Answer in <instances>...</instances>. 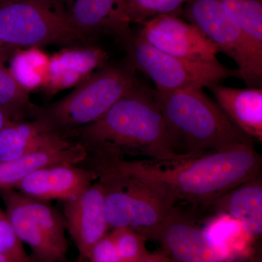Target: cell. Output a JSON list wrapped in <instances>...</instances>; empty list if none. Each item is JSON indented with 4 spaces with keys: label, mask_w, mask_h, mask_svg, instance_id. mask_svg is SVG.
<instances>
[{
    "label": "cell",
    "mask_w": 262,
    "mask_h": 262,
    "mask_svg": "<svg viewBox=\"0 0 262 262\" xmlns=\"http://www.w3.org/2000/svg\"><path fill=\"white\" fill-rule=\"evenodd\" d=\"M99 163L156 183L177 204L187 203L198 215L203 212L210 216L215 201L261 175L262 158L253 144H242L174 163L129 159Z\"/></svg>",
    "instance_id": "1"
},
{
    "label": "cell",
    "mask_w": 262,
    "mask_h": 262,
    "mask_svg": "<svg viewBox=\"0 0 262 262\" xmlns=\"http://www.w3.org/2000/svg\"><path fill=\"white\" fill-rule=\"evenodd\" d=\"M67 137L83 146L87 157L103 161L143 157L169 163L189 158L172 149L159 105L151 90L139 82L98 120Z\"/></svg>",
    "instance_id": "2"
},
{
    "label": "cell",
    "mask_w": 262,
    "mask_h": 262,
    "mask_svg": "<svg viewBox=\"0 0 262 262\" xmlns=\"http://www.w3.org/2000/svg\"><path fill=\"white\" fill-rule=\"evenodd\" d=\"M151 90L176 154L193 158L239 144H253V139L232 122L202 88Z\"/></svg>",
    "instance_id": "3"
},
{
    "label": "cell",
    "mask_w": 262,
    "mask_h": 262,
    "mask_svg": "<svg viewBox=\"0 0 262 262\" xmlns=\"http://www.w3.org/2000/svg\"><path fill=\"white\" fill-rule=\"evenodd\" d=\"M104 188L105 206L110 229L128 227L155 241L177 201L156 183L122 173L103 164L84 161Z\"/></svg>",
    "instance_id": "4"
},
{
    "label": "cell",
    "mask_w": 262,
    "mask_h": 262,
    "mask_svg": "<svg viewBox=\"0 0 262 262\" xmlns=\"http://www.w3.org/2000/svg\"><path fill=\"white\" fill-rule=\"evenodd\" d=\"M76 27L64 0H11L0 5V42L10 47L93 45Z\"/></svg>",
    "instance_id": "5"
},
{
    "label": "cell",
    "mask_w": 262,
    "mask_h": 262,
    "mask_svg": "<svg viewBox=\"0 0 262 262\" xmlns=\"http://www.w3.org/2000/svg\"><path fill=\"white\" fill-rule=\"evenodd\" d=\"M138 83L135 71L127 66L106 64L64 98L39 106L35 119L67 137L71 131L98 120Z\"/></svg>",
    "instance_id": "6"
},
{
    "label": "cell",
    "mask_w": 262,
    "mask_h": 262,
    "mask_svg": "<svg viewBox=\"0 0 262 262\" xmlns=\"http://www.w3.org/2000/svg\"><path fill=\"white\" fill-rule=\"evenodd\" d=\"M127 64L151 79L160 91L189 88L209 87L229 77H239L237 70H231L217 61L196 62L170 56L152 47L134 34L125 45Z\"/></svg>",
    "instance_id": "7"
},
{
    "label": "cell",
    "mask_w": 262,
    "mask_h": 262,
    "mask_svg": "<svg viewBox=\"0 0 262 262\" xmlns=\"http://www.w3.org/2000/svg\"><path fill=\"white\" fill-rule=\"evenodd\" d=\"M180 16L237 63L239 78L250 88L261 87L262 63L253 54L234 19L220 0H189Z\"/></svg>",
    "instance_id": "8"
},
{
    "label": "cell",
    "mask_w": 262,
    "mask_h": 262,
    "mask_svg": "<svg viewBox=\"0 0 262 262\" xmlns=\"http://www.w3.org/2000/svg\"><path fill=\"white\" fill-rule=\"evenodd\" d=\"M140 24L136 34L163 53L189 61H218L216 46L195 26L177 15H158Z\"/></svg>",
    "instance_id": "9"
},
{
    "label": "cell",
    "mask_w": 262,
    "mask_h": 262,
    "mask_svg": "<svg viewBox=\"0 0 262 262\" xmlns=\"http://www.w3.org/2000/svg\"><path fill=\"white\" fill-rule=\"evenodd\" d=\"M194 211L174 208L158 231L154 241L170 262H229L207 238Z\"/></svg>",
    "instance_id": "10"
},
{
    "label": "cell",
    "mask_w": 262,
    "mask_h": 262,
    "mask_svg": "<svg viewBox=\"0 0 262 262\" xmlns=\"http://www.w3.org/2000/svg\"><path fill=\"white\" fill-rule=\"evenodd\" d=\"M62 214L79 259L89 260L93 247L110 229L102 184L96 180L78 196L64 202Z\"/></svg>",
    "instance_id": "11"
},
{
    "label": "cell",
    "mask_w": 262,
    "mask_h": 262,
    "mask_svg": "<svg viewBox=\"0 0 262 262\" xmlns=\"http://www.w3.org/2000/svg\"><path fill=\"white\" fill-rule=\"evenodd\" d=\"M97 179L91 169L71 163H57L29 173L15 189L38 201L64 203L78 196Z\"/></svg>",
    "instance_id": "12"
},
{
    "label": "cell",
    "mask_w": 262,
    "mask_h": 262,
    "mask_svg": "<svg viewBox=\"0 0 262 262\" xmlns=\"http://www.w3.org/2000/svg\"><path fill=\"white\" fill-rule=\"evenodd\" d=\"M71 18L82 34L95 39L113 36L126 44L134 36L123 0H64Z\"/></svg>",
    "instance_id": "13"
},
{
    "label": "cell",
    "mask_w": 262,
    "mask_h": 262,
    "mask_svg": "<svg viewBox=\"0 0 262 262\" xmlns=\"http://www.w3.org/2000/svg\"><path fill=\"white\" fill-rule=\"evenodd\" d=\"M108 56L102 48L94 45L64 48L50 58L46 80L42 86L48 95L77 87L107 64Z\"/></svg>",
    "instance_id": "14"
},
{
    "label": "cell",
    "mask_w": 262,
    "mask_h": 262,
    "mask_svg": "<svg viewBox=\"0 0 262 262\" xmlns=\"http://www.w3.org/2000/svg\"><path fill=\"white\" fill-rule=\"evenodd\" d=\"M73 141L39 119L13 122L0 130V163L67 146Z\"/></svg>",
    "instance_id": "15"
},
{
    "label": "cell",
    "mask_w": 262,
    "mask_h": 262,
    "mask_svg": "<svg viewBox=\"0 0 262 262\" xmlns=\"http://www.w3.org/2000/svg\"><path fill=\"white\" fill-rule=\"evenodd\" d=\"M5 212L17 237L28 245L33 262H68L67 253L61 251L48 238L42 229L24 209L15 189L0 192Z\"/></svg>",
    "instance_id": "16"
},
{
    "label": "cell",
    "mask_w": 262,
    "mask_h": 262,
    "mask_svg": "<svg viewBox=\"0 0 262 262\" xmlns=\"http://www.w3.org/2000/svg\"><path fill=\"white\" fill-rule=\"evenodd\" d=\"M208 89L234 124L253 140L262 141L261 88L239 89L214 84Z\"/></svg>",
    "instance_id": "17"
},
{
    "label": "cell",
    "mask_w": 262,
    "mask_h": 262,
    "mask_svg": "<svg viewBox=\"0 0 262 262\" xmlns=\"http://www.w3.org/2000/svg\"><path fill=\"white\" fill-rule=\"evenodd\" d=\"M226 213L238 220L248 234L258 241L262 234L261 175L239 184L215 202L210 216Z\"/></svg>",
    "instance_id": "18"
},
{
    "label": "cell",
    "mask_w": 262,
    "mask_h": 262,
    "mask_svg": "<svg viewBox=\"0 0 262 262\" xmlns=\"http://www.w3.org/2000/svg\"><path fill=\"white\" fill-rule=\"evenodd\" d=\"M87 157L85 149L74 141L63 147L44 150L0 163V192L15 189L17 184L37 169L61 163L78 165Z\"/></svg>",
    "instance_id": "19"
},
{
    "label": "cell",
    "mask_w": 262,
    "mask_h": 262,
    "mask_svg": "<svg viewBox=\"0 0 262 262\" xmlns=\"http://www.w3.org/2000/svg\"><path fill=\"white\" fill-rule=\"evenodd\" d=\"M206 221L203 230L207 238L229 262L249 257L258 241L248 233L241 222L226 213L212 215Z\"/></svg>",
    "instance_id": "20"
},
{
    "label": "cell",
    "mask_w": 262,
    "mask_h": 262,
    "mask_svg": "<svg viewBox=\"0 0 262 262\" xmlns=\"http://www.w3.org/2000/svg\"><path fill=\"white\" fill-rule=\"evenodd\" d=\"M5 50L0 52V107L13 122L34 120L39 106L31 101L30 91L19 83L5 67L2 58Z\"/></svg>",
    "instance_id": "21"
},
{
    "label": "cell",
    "mask_w": 262,
    "mask_h": 262,
    "mask_svg": "<svg viewBox=\"0 0 262 262\" xmlns=\"http://www.w3.org/2000/svg\"><path fill=\"white\" fill-rule=\"evenodd\" d=\"M262 63V0H220Z\"/></svg>",
    "instance_id": "22"
},
{
    "label": "cell",
    "mask_w": 262,
    "mask_h": 262,
    "mask_svg": "<svg viewBox=\"0 0 262 262\" xmlns=\"http://www.w3.org/2000/svg\"><path fill=\"white\" fill-rule=\"evenodd\" d=\"M18 199L24 209L42 229L57 247L68 253L69 245L66 237V222L63 214L48 202L38 201L18 191Z\"/></svg>",
    "instance_id": "23"
},
{
    "label": "cell",
    "mask_w": 262,
    "mask_h": 262,
    "mask_svg": "<svg viewBox=\"0 0 262 262\" xmlns=\"http://www.w3.org/2000/svg\"><path fill=\"white\" fill-rule=\"evenodd\" d=\"M50 58L39 48L19 51L12 58L10 71L15 80L29 91L42 88Z\"/></svg>",
    "instance_id": "24"
},
{
    "label": "cell",
    "mask_w": 262,
    "mask_h": 262,
    "mask_svg": "<svg viewBox=\"0 0 262 262\" xmlns=\"http://www.w3.org/2000/svg\"><path fill=\"white\" fill-rule=\"evenodd\" d=\"M125 13L130 23L141 24L161 15L180 17L189 0H123Z\"/></svg>",
    "instance_id": "25"
},
{
    "label": "cell",
    "mask_w": 262,
    "mask_h": 262,
    "mask_svg": "<svg viewBox=\"0 0 262 262\" xmlns=\"http://www.w3.org/2000/svg\"><path fill=\"white\" fill-rule=\"evenodd\" d=\"M121 262H139L150 254L142 234L128 227L115 228L110 232Z\"/></svg>",
    "instance_id": "26"
},
{
    "label": "cell",
    "mask_w": 262,
    "mask_h": 262,
    "mask_svg": "<svg viewBox=\"0 0 262 262\" xmlns=\"http://www.w3.org/2000/svg\"><path fill=\"white\" fill-rule=\"evenodd\" d=\"M0 253L18 262H33L24 245L17 237L6 212L0 207Z\"/></svg>",
    "instance_id": "27"
},
{
    "label": "cell",
    "mask_w": 262,
    "mask_h": 262,
    "mask_svg": "<svg viewBox=\"0 0 262 262\" xmlns=\"http://www.w3.org/2000/svg\"><path fill=\"white\" fill-rule=\"evenodd\" d=\"M89 260L90 262H121L110 233L96 243L91 250Z\"/></svg>",
    "instance_id": "28"
},
{
    "label": "cell",
    "mask_w": 262,
    "mask_h": 262,
    "mask_svg": "<svg viewBox=\"0 0 262 262\" xmlns=\"http://www.w3.org/2000/svg\"><path fill=\"white\" fill-rule=\"evenodd\" d=\"M139 262H170L165 253L160 250L155 253H150L147 257Z\"/></svg>",
    "instance_id": "29"
},
{
    "label": "cell",
    "mask_w": 262,
    "mask_h": 262,
    "mask_svg": "<svg viewBox=\"0 0 262 262\" xmlns=\"http://www.w3.org/2000/svg\"><path fill=\"white\" fill-rule=\"evenodd\" d=\"M12 122H13V120L7 115L4 110L0 107V130L7 125H10Z\"/></svg>",
    "instance_id": "30"
},
{
    "label": "cell",
    "mask_w": 262,
    "mask_h": 262,
    "mask_svg": "<svg viewBox=\"0 0 262 262\" xmlns=\"http://www.w3.org/2000/svg\"><path fill=\"white\" fill-rule=\"evenodd\" d=\"M0 262H18L14 258L6 256V255L1 254L0 253Z\"/></svg>",
    "instance_id": "31"
},
{
    "label": "cell",
    "mask_w": 262,
    "mask_h": 262,
    "mask_svg": "<svg viewBox=\"0 0 262 262\" xmlns=\"http://www.w3.org/2000/svg\"><path fill=\"white\" fill-rule=\"evenodd\" d=\"M7 46H5V44H3V42H0V52L2 51H3V50L5 49V47H6Z\"/></svg>",
    "instance_id": "32"
},
{
    "label": "cell",
    "mask_w": 262,
    "mask_h": 262,
    "mask_svg": "<svg viewBox=\"0 0 262 262\" xmlns=\"http://www.w3.org/2000/svg\"><path fill=\"white\" fill-rule=\"evenodd\" d=\"M10 1H11V0H0V5H4Z\"/></svg>",
    "instance_id": "33"
},
{
    "label": "cell",
    "mask_w": 262,
    "mask_h": 262,
    "mask_svg": "<svg viewBox=\"0 0 262 262\" xmlns=\"http://www.w3.org/2000/svg\"><path fill=\"white\" fill-rule=\"evenodd\" d=\"M76 262H90L89 260L88 259H77V261Z\"/></svg>",
    "instance_id": "34"
}]
</instances>
